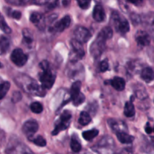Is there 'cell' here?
I'll use <instances>...</instances> for the list:
<instances>
[{"mask_svg":"<svg viewBox=\"0 0 154 154\" xmlns=\"http://www.w3.org/2000/svg\"><path fill=\"white\" fill-rule=\"evenodd\" d=\"M14 81L25 93L38 96H44L45 95V89L40 87L36 81L28 75L20 74L15 77Z\"/></svg>","mask_w":154,"mask_h":154,"instance_id":"obj_1","label":"cell"},{"mask_svg":"<svg viewBox=\"0 0 154 154\" xmlns=\"http://www.w3.org/2000/svg\"><path fill=\"white\" fill-rule=\"evenodd\" d=\"M142 22L144 23L146 26L150 29V31H154V12H150L144 15L141 17Z\"/></svg>","mask_w":154,"mask_h":154,"instance_id":"obj_20","label":"cell"},{"mask_svg":"<svg viewBox=\"0 0 154 154\" xmlns=\"http://www.w3.org/2000/svg\"><path fill=\"white\" fill-rule=\"evenodd\" d=\"M71 24V17L69 15H66L64 17L62 18L58 22L55 23L53 26L52 30L54 32H62L64 31L66 29L70 26Z\"/></svg>","mask_w":154,"mask_h":154,"instance_id":"obj_14","label":"cell"},{"mask_svg":"<svg viewBox=\"0 0 154 154\" xmlns=\"http://www.w3.org/2000/svg\"><path fill=\"white\" fill-rule=\"evenodd\" d=\"M72 50L70 54V60L72 62H77L78 60H81L85 55V51L82 46V43L73 39L71 42Z\"/></svg>","mask_w":154,"mask_h":154,"instance_id":"obj_7","label":"cell"},{"mask_svg":"<svg viewBox=\"0 0 154 154\" xmlns=\"http://www.w3.org/2000/svg\"><path fill=\"white\" fill-rule=\"evenodd\" d=\"M105 44H106V42L98 37L92 43L91 47H90V53L95 59H98L102 55L105 49Z\"/></svg>","mask_w":154,"mask_h":154,"instance_id":"obj_9","label":"cell"},{"mask_svg":"<svg viewBox=\"0 0 154 154\" xmlns=\"http://www.w3.org/2000/svg\"><path fill=\"white\" fill-rule=\"evenodd\" d=\"M21 99H22V95H21V93H20V92L18 91L14 92L13 95H12V98H11L12 102L16 103V102H20V101L21 100Z\"/></svg>","mask_w":154,"mask_h":154,"instance_id":"obj_41","label":"cell"},{"mask_svg":"<svg viewBox=\"0 0 154 154\" xmlns=\"http://www.w3.org/2000/svg\"><path fill=\"white\" fill-rule=\"evenodd\" d=\"M135 96H137V98L139 99H141V100H144V99H147V98L148 97L147 93V91H146L144 87H143L142 85H140V84H138V87H135Z\"/></svg>","mask_w":154,"mask_h":154,"instance_id":"obj_27","label":"cell"},{"mask_svg":"<svg viewBox=\"0 0 154 154\" xmlns=\"http://www.w3.org/2000/svg\"><path fill=\"white\" fill-rule=\"evenodd\" d=\"M135 114V110L134 104L132 101L127 102L124 107V114L127 117H132Z\"/></svg>","mask_w":154,"mask_h":154,"instance_id":"obj_25","label":"cell"},{"mask_svg":"<svg viewBox=\"0 0 154 154\" xmlns=\"http://www.w3.org/2000/svg\"><path fill=\"white\" fill-rule=\"evenodd\" d=\"M113 36V30L111 27L109 26H105L99 32L98 34L97 37L99 38L102 40L107 42L108 40L111 39Z\"/></svg>","mask_w":154,"mask_h":154,"instance_id":"obj_19","label":"cell"},{"mask_svg":"<svg viewBox=\"0 0 154 154\" xmlns=\"http://www.w3.org/2000/svg\"><path fill=\"white\" fill-rule=\"evenodd\" d=\"M93 17L98 23L103 22L105 20L106 15H105V10L102 5L98 4L95 6L93 11Z\"/></svg>","mask_w":154,"mask_h":154,"instance_id":"obj_16","label":"cell"},{"mask_svg":"<svg viewBox=\"0 0 154 154\" xmlns=\"http://www.w3.org/2000/svg\"><path fill=\"white\" fill-rule=\"evenodd\" d=\"M10 40L5 35L0 36V51L2 53L7 52L10 48Z\"/></svg>","mask_w":154,"mask_h":154,"instance_id":"obj_26","label":"cell"},{"mask_svg":"<svg viewBox=\"0 0 154 154\" xmlns=\"http://www.w3.org/2000/svg\"><path fill=\"white\" fill-rule=\"evenodd\" d=\"M29 0H6V2L10 4L15 5H23L26 4Z\"/></svg>","mask_w":154,"mask_h":154,"instance_id":"obj_40","label":"cell"},{"mask_svg":"<svg viewBox=\"0 0 154 154\" xmlns=\"http://www.w3.org/2000/svg\"><path fill=\"white\" fill-rule=\"evenodd\" d=\"M29 20L39 29H45L46 23H45V17L42 14L38 13V12H33L30 15Z\"/></svg>","mask_w":154,"mask_h":154,"instance_id":"obj_15","label":"cell"},{"mask_svg":"<svg viewBox=\"0 0 154 154\" xmlns=\"http://www.w3.org/2000/svg\"><path fill=\"white\" fill-rule=\"evenodd\" d=\"M111 24L114 26L117 32L124 35L129 31V23L127 20L119 12L114 11L111 13Z\"/></svg>","mask_w":154,"mask_h":154,"instance_id":"obj_3","label":"cell"},{"mask_svg":"<svg viewBox=\"0 0 154 154\" xmlns=\"http://www.w3.org/2000/svg\"><path fill=\"white\" fill-rule=\"evenodd\" d=\"M141 78L147 83L151 82L154 80V71L151 68L146 67L141 70Z\"/></svg>","mask_w":154,"mask_h":154,"instance_id":"obj_18","label":"cell"},{"mask_svg":"<svg viewBox=\"0 0 154 154\" xmlns=\"http://www.w3.org/2000/svg\"><path fill=\"white\" fill-rule=\"evenodd\" d=\"M99 135V130L96 129H91V130L85 131L82 133L83 138L87 141H92L93 138H96Z\"/></svg>","mask_w":154,"mask_h":154,"instance_id":"obj_29","label":"cell"},{"mask_svg":"<svg viewBox=\"0 0 154 154\" xmlns=\"http://www.w3.org/2000/svg\"><path fill=\"white\" fill-rule=\"evenodd\" d=\"M130 19L134 25H138V24H139L142 21V20H141V17L140 16V15L137 14H135V13L131 14Z\"/></svg>","mask_w":154,"mask_h":154,"instance_id":"obj_38","label":"cell"},{"mask_svg":"<svg viewBox=\"0 0 154 154\" xmlns=\"http://www.w3.org/2000/svg\"><path fill=\"white\" fill-rule=\"evenodd\" d=\"M0 29L6 34H10L11 32V29L8 26V25L5 23V20L4 17L1 14V13H0Z\"/></svg>","mask_w":154,"mask_h":154,"instance_id":"obj_32","label":"cell"},{"mask_svg":"<svg viewBox=\"0 0 154 154\" xmlns=\"http://www.w3.org/2000/svg\"><path fill=\"white\" fill-rule=\"evenodd\" d=\"M2 67V63H0V69H1V68Z\"/></svg>","mask_w":154,"mask_h":154,"instance_id":"obj_46","label":"cell"},{"mask_svg":"<svg viewBox=\"0 0 154 154\" xmlns=\"http://www.w3.org/2000/svg\"><path fill=\"white\" fill-rule=\"evenodd\" d=\"M117 139L119 140L120 142H121L122 144H130L132 141H134L135 138L132 135H129V134L126 133V132H117Z\"/></svg>","mask_w":154,"mask_h":154,"instance_id":"obj_23","label":"cell"},{"mask_svg":"<svg viewBox=\"0 0 154 154\" xmlns=\"http://www.w3.org/2000/svg\"><path fill=\"white\" fill-rule=\"evenodd\" d=\"M11 84L8 81H5V82L0 84V100L2 99L5 96L7 95L8 92L10 89Z\"/></svg>","mask_w":154,"mask_h":154,"instance_id":"obj_31","label":"cell"},{"mask_svg":"<svg viewBox=\"0 0 154 154\" xmlns=\"http://www.w3.org/2000/svg\"><path fill=\"white\" fill-rule=\"evenodd\" d=\"M85 96H84L83 93H81L79 95V96L76 98L75 99H74L72 102H73V104L75 105V106H79L80 105H81L82 103H84V101H85Z\"/></svg>","mask_w":154,"mask_h":154,"instance_id":"obj_37","label":"cell"},{"mask_svg":"<svg viewBox=\"0 0 154 154\" xmlns=\"http://www.w3.org/2000/svg\"><path fill=\"white\" fill-rule=\"evenodd\" d=\"M74 35H75V38L77 41L84 44L90 40V38L92 36V34L90 32V30L87 29L85 27L78 26L75 29Z\"/></svg>","mask_w":154,"mask_h":154,"instance_id":"obj_10","label":"cell"},{"mask_svg":"<svg viewBox=\"0 0 154 154\" xmlns=\"http://www.w3.org/2000/svg\"><path fill=\"white\" fill-rule=\"evenodd\" d=\"M153 132H154V127H153Z\"/></svg>","mask_w":154,"mask_h":154,"instance_id":"obj_47","label":"cell"},{"mask_svg":"<svg viewBox=\"0 0 154 154\" xmlns=\"http://www.w3.org/2000/svg\"><path fill=\"white\" fill-rule=\"evenodd\" d=\"M30 109L35 114H40L43 111V106L40 102H35L30 105Z\"/></svg>","mask_w":154,"mask_h":154,"instance_id":"obj_33","label":"cell"},{"mask_svg":"<svg viewBox=\"0 0 154 154\" xmlns=\"http://www.w3.org/2000/svg\"><path fill=\"white\" fill-rule=\"evenodd\" d=\"M114 141L110 136H105L99 141L96 145L93 147V150L99 153H112L114 148Z\"/></svg>","mask_w":154,"mask_h":154,"instance_id":"obj_4","label":"cell"},{"mask_svg":"<svg viewBox=\"0 0 154 154\" xmlns=\"http://www.w3.org/2000/svg\"><path fill=\"white\" fill-rule=\"evenodd\" d=\"M51 0H32V2L38 5H42L48 4Z\"/></svg>","mask_w":154,"mask_h":154,"instance_id":"obj_42","label":"cell"},{"mask_svg":"<svg viewBox=\"0 0 154 154\" xmlns=\"http://www.w3.org/2000/svg\"><path fill=\"white\" fill-rule=\"evenodd\" d=\"M39 67L42 70V72L39 74V80L42 84V87L45 90H50L55 82V72L51 68L49 62L47 60H43L41 62Z\"/></svg>","mask_w":154,"mask_h":154,"instance_id":"obj_2","label":"cell"},{"mask_svg":"<svg viewBox=\"0 0 154 154\" xmlns=\"http://www.w3.org/2000/svg\"><path fill=\"white\" fill-rule=\"evenodd\" d=\"M91 122V117L87 111H82L80 114V117L78 119V123L81 126H87Z\"/></svg>","mask_w":154,"mask_h":154,"instance_id":"obj_28","label":"cell"},{"mask_svg":"<svg viewBox=\"0 0 154 154\" xmlns=\"http://www.w3.org/2000/svg\"><path fill=\"white\" fill-rule=\"evenodd\" d=\"M108 124L110 126L113 132L115 133L120 132H126L128 129L127 125L124 121L120 120H117V119H108Z\"/></svg>","mask_w":154,"mask_h":154,"instance_id":"obj_11","label":"cell"},{"mask_svg":"<svg viewBox=\"0 0 154 154\" xmlns=\"http://www.w3.org/2000/svg\"><path fill=\"white\" fill-rule=\"evenodd\" d=\"M135 41H136L138 46H148L150 43V36L147 32L143 31V30H139L135 34Z\"/></svg>","mask_w":154,"mask_h":154,"instance_id":"obj_13","label":"cell"},{"mask_svg":"<svg viewBox=\"0 0 154 154\" xmlns=\"http://www.w3.org/2000/svg\"><path fill=\"white\" fill-rule=\"evenodd\" d=\"M11 60L14 64L18 67H22L25 66L28 61V56L24 54L23 51L20 48H17L12 51L11 54Z\"/></svg>","mask_w":154,"mask_h":154,"instance_id":"obj_8","label":"cell"},{"mask_svg":"<svg viewBox=\"0 0 154 154\" xmlns=\"http://www.w3.org/2000/svg\"><path fill=\"white\" fill-rule=\"evenodd\" d=\"M30 141H33V143H34L35 145L38 146V147H45L47 144L46 140H45L42 135H38L36 138H33V139L32 138L30 139Z\"/></svg>","mask_w":154,"mask_h":154,"instance_id":"obj_34","label":"cell"},{"mask_svg":"<svg viewBox=\"0 0 154 154\" xmlns=\"http://www.w3.org/2000/svg\"><path fill=\"white\" fill-rule=\"evenodd\" d=\"M145 131L147 134H150L152 132H153V128L150 126L149 123H147L145 126Z\"/></svg>","mask_w":154,"mask_h":154,"instance_id":"obj_44","label":"cell"},{"mask_svg":"<svg viewBox=\"0 0 154 154\" xmlns=\"http://www.w3.org/2000/svg\"><path fill=\"white\" fill-rule=\"evenodd\" d=\"M96 2H105L106 0H96Z\"/></svg>","mask_w":154,"mask_h":154,"instance_id":"obj_45","label":"cell"},{"mask_svg":"<svg viewBox=\"0 0 154 154\" xmlns=\"http://www.w3.org/2000/svg\"><path fill=\"white\" fill-rule=\"evenodd\" d=\"M127 2L135 5H140L142 4L143 0H127Z\"/></svg>","mask_w":154,"mask_h":154,"instance_id":"obj_43","label":"cell"},{"mask_svg":"<svg viewBox=\"0 0 154 154\" xmlns=\"http://www.w3.org/2000/svg\"><path fill=\"white\" fill-rule=\"evenodd\" d=\"M72 117V114L69 111H65L60 115V120H59V121L56 124L55 128H54V129L52 132V135H57V134H59L62 131L66 130L69 127V125H70Z\"/></svg>","mask_w":154,"mask_h":154,"instance_id":"obj_6","label":"cell"},{"mask_svg":"<svg viewBox=\"0 0 154 154\" xmlns=\"http://www.w3.org/2000/svg\"><path fill=\"white\" fill-rule=\"evenodd\" d=\"M111 85L117 91H122L126 87V82L123 78L120 77H115L110 81Z\"/></svg>","mask_w":154,"mask_h":154,"instance_id":"obj_17","label":"cell"},{"mask_svg":"<svg viewBox=\"0 0 154 154\" xmlns=\"http://www.w3.org/2000/svg\"><path fill=\"white\" fill-rule=\"evenodd\" d=\"M22 129L23 132L28 137V138H31L38 129V124L35 120H28L24 123Z\"/></svg>","mask_w":154,"mask_h":154,"instance_id":"obj_12","label":"cell"},{"mask_svg":"<svg viewBox=\"0 0 154 154\" xmlns=\"http://www.w3.org/2000/svg\"><path fill=\"white\" fill-rule=\"evenodd\" d=\"M81 82L80 81H75V83H73V84L72 85L71 87V99L72 101L74 99H76L78 96H79V95L81 94Z\"/></svg>","mask_w":154,"mask_h":154,"instance_id":"obj_22","label":"cell"},{"mask_svg":"<svg viewBox=\"0 0 154 154\" xmlns=\"http://www.w3.org/2000/svg\"><path fill=\"white\" fill-rule=\"evenodd\" d=\"M6 152H7V153H32L31 150H30L26 146L22 144H18L17 145L15 146V147H8Z\"/></svg>","mask_w":154,"mask_h":154,"instance_id":"obj_21","label":"cell"},{"mask_svg":"<svg viewBox=\"0 0 154 154\" xmlns=\"http://www.w3.org/2000/svg\"><path fill=\"white\" fill-rule=\"evenodd\" d=\"M70 147L74 153H78V152L81 151V143H80V141H78V139L75 136V135L72 136V139H71Z\"/></svg>","mask_w":154,"mask_h":154,"instance_id":"obj_30","label":"cell"},{"mask_svg":"<svg viewBox=\"0 0 154 154\" xmlns=\"http://www.w3.org/2000/svg\"><path fill=\"white\" fill-rule=\"evenodd\" d=\"M23 42L28 47H31L34 42L32 32L27 29L23 30Z\"/></svg>","mask_w":154,"mask_h":154,"instance_id":"obj_24","label":"cell"},{"mask_svg":"<svg viewBox=\"0 0 154 154\" xmlns=\"http://www.w3.org/2000/svg\"><path fill=\"white\" fill-rule=\"evenodd\" d=\"M109 68V64H108V61L107 60H103L101 62L100 65H99V70L102 72H106Z\"/></svg>","mask_w":154,"mask_h":154,"instance_id":"obj_39","label":"cell"},{"mask_svg":"<svg viewBox=\"0 0 154 154\" xmlns=\"http://www.w3.org/2000/svg\"><path fill=\"white\" fill-rule=\"evenodd\" d=\"M66 74L72 79H81L84 76V68L78 61H70L66 68Z\"/></svg>","mask_w":154,"mask_h":154,"instance_id":"obj_5","label":"cell"},{"mask_svg":"<svg viewBox=\"0 0 154 154\" xmlns=\"http://www.w3.org/2000/svg\"><path fill=\"white\" fill-rule=\"evenodd\" d=\"M78 3V5L80 6V8L84 10L89 8L90 5V2H91V0H77Z\"/></svg>","mask_w":154,"mask_h":154,"instance_id":"obj_36","label":"cell"},{"mask_svg":"<svg viewBox=\"0 0 154 154\" xmlns=\"http://www.w3.org/2000/svg\"><path fill=\"white\" fill-rule=\"evenodd\" d=\"M7 14L9 16L16 20H20L21 18V16H22V14H21L20 11H11V8H8Z\"/></svg>","mask_w":154,"mask_h":154,"instance_id":"obj_35","label":"cell"}]
</instances>
